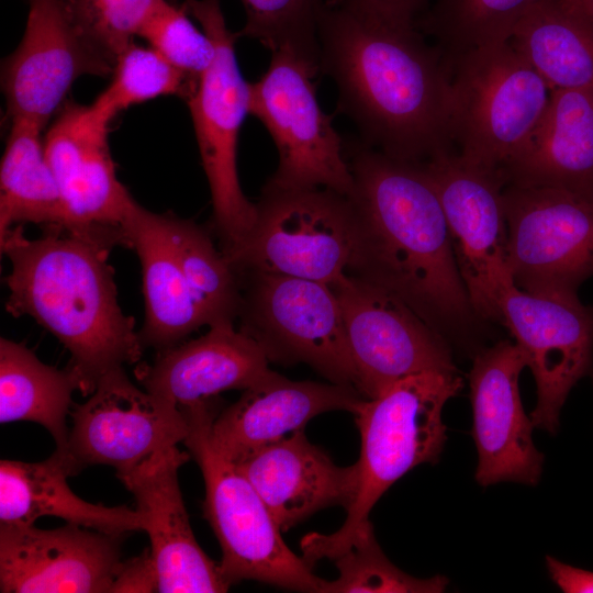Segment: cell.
Here are the masks:
<instances>
[{"label":"cell","instance_id":"d590c367","mask_svg":"<svg viewBox=\"0 0 593 593\" xmlns=\"http://www.w3.org/2000/svg\"><path fill=\"white\" fill-rule=\"evenodd\" d=\"M80 26L116 61L159 0H68Z\"/></svg>","mask_w":593,"mask_h":593},{"label":"cell","instance_id":"2e32d148","mask_svg":"<svg viewBox=\"0 0 593 593\" xmlns=\"http://www.w3.org/2000/svg\"><path fill=\"white\" fill-rule=\"evenodd\" d=\"M500 321L536 382L532 422L555 435L569 392L593 371V305L583 304L577 293L538 294L514 286L501 301Z\"/></svg>","mask_w":593,"mask_h":593},{"label":"cell","instance_id":"7c38bea8","mask_svg":"<svg viewBox=\"0 0 593 593\" xmlns=\"http://www.w3.org/2000/svg\"><path fill=\"white\" fill-rule=\"evenodd\" d=\"M445 213L455 259L481 318L500 321V304L515 284L507 266L505 182L452 149L422 163Z\"/></svg>","mask_w":593,"mask_h":593},{"label":"cell","instance_id":"836d02e7","mask_svg":"<svg viewBox=\"0 0 593 593\" xmlns=\"http://www.w3.org/2000/svg\"><path fill=\"white\" fill-rule=\"evenodd\" d=\"M240 2L246 23L239 36L256 40L270 52L290 48L318 63L317 18L322 0Z\"/></svg>","mask_w":593,"mask_h":593},{"label":"cell","instance_id":"44dd1931","mask_svg":"<svg viewBox=\"0 0 593 593\" xmlns=\"http://www.w3.org/2000/svg\"><path fill=\"white\" fill-rule=\"evenodd\" d=\"M366 399L353 385L292 381L272 371L219 412L210 428L213 447L237 463L329 411L354 415Z\"/></svg>","mask_w":593,"mask_h":593},{"label":"cell","instance_id":"30bf717a","mask_svg":"<svg viewBox=\"0 0 593 593\" xmlns=\"http://www.w3.org/2000/svg\"><path fill=\"white\" fill-rule=\"evenodd\" d=\"M242 288L239 329L269 361L304 362L331 382L356 388L339 302L329 284L279 273H237Z\"/></svg>","mask_w":593,"mask_h":593},{"label":"cell","instance_id":"7a4b0ae2","mask_svg":"<svg viewBox=\"0 0 593 593\" xmlns=\"http://www.w3.org/2000/svg\"><path fill=\"white\" fill-rule=\"evenodd\" d=\"M317 40L320 72L335 82L337 111L356 124L362 143L412 163L452 149L450 63L416 26L325 0Z\"/></svg>","mask_w":593,"mask_h":593},{"label":"cell","instance_id":"1f68e13d","mask_svg":"<svg viewBox=\"0 0 593 593\" xmlns=\"http://www.w3.org/2000/svg\"><path fill=\"white\" fill-rule=\"evenodd\" d=\"M333 562L338 578L322 579L320 593H440L448 585L446 577L417 579L395 567L380 548L370 521Z\"/></svg>","mask_w":593,"mask_h":593},{"label":"cell","instance_id":"f35d334b","mask_svg":"<svg viewBox=\"0 0 593 593\" xmlns=\"http://www.w3.org/2000/svg\"><path fill=\"white\" fill-rule=\"evenodd\" d=\"M550 579L566 593H593V572L546 557Z\"/></svg>","mask_w":593,"mask_h":593},{"label":"cell","instance_id":"484cf974","mask_svg":"<svg viewBox=\"0 0 593 593\" xmlns=\"http://www.w3.org/2000/svg\"><path fill=\"white\" fill-rule=\"evenodd\" d=\"M63 459L54 452L40 462L0 461V524L29 526L43 516L123 536L144 530L138 510L89 503L72 492Z\"/></svg>","mask_w":593,"mask_h":593},{"label":"cell","instance_id":"8992f818","mask_svg":"<svg viewBox=\"0 0 593 593\" xmlns=\"http://www.w3.org/2000/svg\"><path fill=\"white\" fill-rule=\"evenodd\" d=\"M182 5L201 25L214 46L210 66L187 98L195 138L212 199L213 227L221 250L238 244L256 220V203L244 194L237 172V144L249 113L250 82L239 70L235 42L220 0H183Z\"/></svg>","mask_w":593,"mask_h":593},{"label":"cell","instance_id":"52a82bcc","mask_svg":"<svg viewBox=\"0 0 593 593\" xmlns=\"http://www.w3.org/2000/svg\"><path fill=\"white\" fill-rule=\"evenodd\" d=\"M449 63L457 153L501 175L542 116L551 90L508 42L467 51Z\"/></svg>","mask_w":593,"mask_h":593},{"label":"cell","instance_id":"277c9868","mask_svg":"<svg viewBox=\"0 0 593 593\" xmlns=\"http://www.w3.org/2000/svg\"><path fill=\"white\" fill-rule=\"evenodd\" d=\"M462 384L459 372L426 371L362 402L355 414L361 437L356 495L338 530L302 538V557L310 566L342 555L393 483L421 463L438 461L447 440L443 409Z\"/></svg>","mask_w":593,"mask_h":593},{"label":"cell","instance_id":"83f0119b","mask_svg":"<svg viewBox=\"0 0 593 593\" xmlns=\"http://www.w3.org/2000/svg\"><path fill=\"white\" fill-rule=\"evenodd\" d=\"M79 382L70 367L42 362L25 345L0 339V423L34 422L54 438L57 452L66 448L67 415Z\"/></svg>","mask_w":593,"mask_h":593},{"label":"cell","instance_id":"d6a6232c","mask_svg":"<svg viewBox=\"0 0 593 593\" xmlns=\"http://www.w3.org/2000/svg\"><path fill=\"white\" fill-rule=\"evenodd\" d=\"M197 81L153 47L132 42L118 55L112 80L99 96L119 113L161 96H178L187 100Z\"/></svg>","mask_w":593,"mask_h":593},{"label":"cell","instance_id":"e0dca14e","mask_svg":"<svg viewBox=\"0 0 593 593\" xmlns=\"http://www.w3.org/2000/svg\"><path fill=\"white\" fill-rule=\"evenodd\" d=\"M118 113L100 97L88 105L68 100L44 138L67 228H123L136 202L116 177L108 134Z\"/></svg>","mask_w":593,"mask_h":593},{"label":"cell","instance_id":"b9f144b4","mask_svg":"<svg viewBox=\"0 0 593 593\" xmlns=\"http://www.w3.org/2000/svg\"><path fill=\"white\" fill-rule=\"evenodd\" d=\"M169 1H176V0H169Z\"/></svg>","mask_w":593,"mask_h":593},{"label":"cell","instance_id":"74e56055","mask_svg":"<svg viewBox=\"0 0 593 593\" xmlns=\"http://www.w3.org/2000/svg\"><path fill=\"white\" fill-rule=\"evenodd\" d=\"M390 24L415 26L427 0H338Z\"/></svg>","mask_w":593,"mask_h":593},{"label":"cell","instance_id":"ffe728a7","mask_svg":"<svg viewBox=\"0 0 593 593\" xmlns=\"http://www.w3.org/2000/svg\"><path fill=\"white\" fill-rule=\"evenodd\" d=\"M189 455L177 446L163 450L118 477L133 493L150 540L161 593H220L230 583L201 549L181 495L178 470Z\"/></svg>","mask_w":593,"mask_h":593},{"label":"cell","instance_id":"603a6c76","mask_svg":"<svg viewBox=\"0 0 593 593\" xmlns=\"http://www.w3.org/2000/svg\"><path fill=\"white\" fill-rule=\"evenodd\" d=\"M256 489L281 532L334 505L346 510L357 491L356 463L339 467L295 432L235 463Z\"/></svg>","mask_w":593,"mask_h":593},{"label":"cell","instance_id":"9c48e42d","mask_svg":"<svg viewBox=\"0 0 593 593\" xmlns=\"http://www.w3.org/2000/svg\"><path fill=\"white\" fill-rule=\"evenodd\" d=\"M318 63L295 51L271 52L267 70L249 85V114L264 124L278 152L268 184L326 188L349 195L354 178L333 116L318 104Z\"/></svg>","mask_w":593,"mask_h":593},{"label":"cell","instance_id":"3957f363","mask_svg":"<svg viewBox=\"0 0 593 593\" xmlns=\"http://www.w3.org/2000/svg\"><path fill=\"white\" fill-rule=\"evenodd\" d=\"M116 246L127 247L123 228L47 225L30 239L19 225L0 238L11 267L7 312L32 317L68 349L83 395L110 371L137 363L144 350L118 301L108 261Z\"/></svg>","mask_w":593,"mask_h":593},{"label":"cell","instance_id":"f546056e","mask_svg":"<svg viewBox=\"0 0 593 593\" xmlns=\"http://www.w3.org/2000/svg\"><path fill=\"white\" fill-rule=\"evenodd\" d=\"M176 256L205 325L233 322L242 303L240 281L205 228L168 212Z\"/></svg>","mask_w":593,"mask_h":593},{"label":"cell","instance_id":"4fadbf2b","mask_svg":"<svg viewBox=\"0 0 593 593\" xmlns=\"http://www.w3.org/2000/svg\"><path fill=\"white\" fill-rule=\"evenodd\" d=\"M329 287L342 310L356 389L365 399L413 374L459 372L448 340L392 292L346 272Z\"/></svg>","mask_w":593,"mask_h":593},{"label":"cell","instance_id":"4316f807","mask_svg":"<svg viewBox=\"0 0 593 593\" xmlns=\"http://www.w3.org/2000/svg\"><path fill=\"white\" fill-rule=\"evenodd\" d=\"M508 43L551 91L593 88V15L568 0H539Z\"/></svg>","mask_w":593,"mask_h":593},{"label":"cell","instance_id":"d4e9b609","mask_svg":"<svg viewBox=\"0 0 593 593\" xmlns=\"http://www.w3.org/2000/svg\"><path fill=\"white\" fill-rule=\"evenodd\" d=\"M123 231L142 269L145 315L138 331L141 343L144 349L156 351L172 347L205 322L176 256L168 213H154L135 202Z\"/></svg>","mask_w":593,"mask_h":593},{"label":"cell","instance_id":"7402d4cb","mask_svg":"<svg viewBox=\"0 0 593 593\" xmlns=\"http://www.w3.org/2000/svg\"><path fill=\"white\" fill-rule=\"evenodd\" d=\"M199 338L156 351L134 373L149 393L180 407L213 399L226 390H246L272 373L269 359L233 322L209 326Z\"/></svg>","mask_w":593,"mask_h":593},{"label":"cell","instance_id":"cb8c5ba5","mask_svg":"<svg viewBox=\"0 0 593 593\" xmlns=\"http://www.w3.org/2000/svg\"><path fill=\"white\" fill-rule=\"evenodd\" d=\"M501 176L505 186L593 194V88L551 91L542 116Z\"/></svg>","mask_w":593,"mask_h":593},{"label":"cell","instance_id":"4dcf8cb0","mask_svg":"<svg viewBox=\"0 0 593 593\" xmlns=\"http://www.w3.org/2000/svg\"><path fill=\"white\" fill-rule=\"evenodd\" d=\"M539 0H437L415 26L437 42L448 58L507 43L526 12Z\"/></svg>","mask_w":593,"mask_h":593},{"label":"cell","instance_id":"5b68a950","mask_svg":"<svg viewBox=\"0 0 593 593\" xmlns=\"http://www.w3.org/2000/svg\"><path fill=\"white\" fill-rule=\"evenodd\" d=\"M219 407L216 396L180 409L190 427L183 443L204 479L203 515L222 549L223 575L230 584L255 580L320 593L322 579L283 541L281 529L249 480L213 447L210 428Z\"/></svg>","mask_w":593,"mask_h":593},{"label":"cell","instance_id":"8fae6325","mask_svg":"<svg viewBox=\"0 0 593 593\" xmlns=\"http://www.w3.org/2000/svg\"><path fill=\"white\" fill-rule=\"evenodd\" d=\"M503 201L507 266L516 287L577 293L593 276V194L507 184Z\"/></svg>","mask_w":593,"mask_h":593},{"label":"cell","instance_id":"d6986e66","mask_svg":"<svg viewBox=\"0 0 593 593\" xmlns=\"http://www.w3.org/2000/svg\"><path fill=\"white\" fill-rule=\"evenodd\" d=\"M121 537L71 523L53 529L0 524V591L110 592Z\"/></svg>","mask_w":593,"mask_h":593},{"label":"cell","instance_id":"6da1fadb","mask_svg":"<svg viewBox=\"0 0 593 593\" xmlns=\"http://www.w3.org/2000/svg\"><path fill=\"white\" fill-rule=\"evenodd\" d=\"M354 249L346 273L379 286L473 353L482 322L460 276L436 190L422 163L351 146Z\"/></svg>","mask_w":593,"mask_h":593},{"label":"cell","instance_id":"ac0fdd59","mask_svg":"<svg viewBox=\"0 0 593 593\" xmlns=\"http://www.w3.org/2000/svg\"><path fill=\"white\" fill-rule=\"evenodd\" d=\"M526 367L519 347L501 340L473 355L469 372L472 437L479 461L475 481L536 485L545 457L533 443L535 427L524 412L518 380Z\"/></svg>","mask_w":593,"mask_h":593},{"label":"cell","instance_id":"ab89813d","mask_svg":"<svg viewBox=\"0 0 593 593\" xmlns=\"http://www.w3.org/2000/svg\"><path fill=\"white\" fill-rule=\"evenodd\" d=\"M583 12L593 15V0H568Z\"/></svg>","mask_w":593,"mask_h":593},{"label":"cell","instance_id":"e575fe53","mask_svg":"<svg viewBox=\"0 0 593 593\" xmlns=\"http://www.w3.org/2000/svg\"><path fill=\"white\" fill-rule=\"evenodd\" d=\"M188 15L182 4L177 7L169 0H159L138 36L176 68L198 80L213 59L214 46Z\"/></svg>","mask_w":593,"mask_h":593},{"label":"cell","instance_id":"9a60e30c","mask_svg":"<svg viewBox=\"0 0 593 593\" xmlns=\"http://www.w3.org/2000/svg\"><path fill=\"white\" fill-rule=\"evenodd\" d=\"M24 34L2 66L8 115L46 126L82 76L112 75L115 58L76 20L68 0H27Z\"/></svg>","mask_w":593,"mask_h":593},{"label":"cell","instance_id":"f1b7e54d","mask_svg":"<svg viewBox=\"0 0 593 593\" xmlns=\"http://www.w3.org/2000/svg\"><path fill=\"white\" fill-rule=\"evenodd\" d=\"M43 128L27 119H11L0 166V238L25 223L65 226V209L45 154Z\"/></svg>","mask_w":593,"mask_h":593},{"label":"cell","instance_id":"5bb4252c","mask_svg":"<svg viewBox=\"0 0 593 593\" xmlns=\"http://www.w3.org/2000/svg\"><path fill=\"white\" fill-rule=\"evenodd\" d=\"M70 416L66 448L54 451L69 475L104 465L121 477L184 441L190 430L181 409L136 387L124 368L107 373L86 402L74 405Z\"/></svg>","mask_w":593,"mask_h":593},{"label":"cell","instance_id":"60d3db41","mask_svg":"<svg viewBox=\"0 0 593 593\" xmlns=\"http://www.w3.org/2000/svg\"><path fill=\"white\" fill-rule=\"evenodd\" d=\"M592 379H593V371L591 372Z\"/></svg>","mask_w":593,"mask_h":593},{"label":"cell","instance_id":"8d00e7d4","mask_svg":"<svg viewBox=\"0 0 593 593\" xmlns=\"http://www.w3.org/2000/svg\"><path fill=\"white\" fill-rule=\"evenodd\" d=\"M110 592H159V575L150 548L145 549L136 557L121 562Z\"/></svg>","mask_w":593,"mask_h":593},{"label":"cell","instance_id":"ba28073f","mask_svg":"<svg viewBox=\"0 0 593 593\" xmlns=\"http://www.w3.org/2000/svg\"><path fill=\"white\" fill-rule=\"evenodd\" d=\"M256 210L244 239L221 250L236 273L262 271L329 284L346 272L355 242L347 195L266 183Z\"/></svg>","mask_w":593,"mask_h":593}]
</instances>
